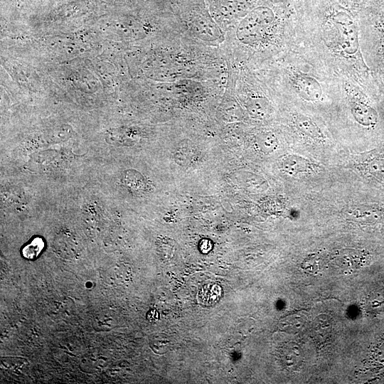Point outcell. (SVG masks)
I'll return each instance as SVG.
<instances>
[{"label": "cell", "mask_w": 384, "mask_h": 384, "mask_svg": "<svg viewBox=\"0 0 384 384\" xmlns=\"http://www.w3.org/2000/svg\"><path fill=\"white\" fill-rule=\"evenodd\" d=\"M273 12L269 8L259 7L255 9L243 23L242 36L249 41L256 39L273 21Z\"/></svg>", "instance_id": "1"}, {"label": "cell", "mask_w": 384, "mask_h": 384, "mask_svg": "<svg viewBox=\"0 0 384 384\" xmlns=\"http://www.w3.org/2000/svg\"><path fill=\"white\" fill-rule=\"evenodd\" d=\"M333 19L340 31L344 50L349 54L355 53L358 47V38L352 18L347 13L340 11L333 16Z\"/></svg>", "instance_id": "2"}, {"label": "cell", "mask_w": 384, "mask_h": 384, "mask_svg": "<svg viewBox=\"0 0 384 384\" xmlns=\"http://www.w3.org/2000/svg\"><path fill=\"white\" fill-rule=\"evenodd\" d=\"M294 83L299 95L306 100H318L322 95L320 84L313 78L301 75L296 78Z\"/></svg>", "instance_id": "3"}, {"label": "cell", "mask_w": 384, "mask_h": 384, "mask_svg": "<svg viewBox=\"0 0 384 384\" xmlns=\"http://www.w3.org/2000/svg\"><path fill=\"white\" fill-rule=\"evenodd\" d=\"M347 210L353 218L367 223H375L384 217V210L375 205L353 206Z\"/></svg>", "instance_id": "4"}, {"label": "cell", "mask_w": 384, "mask_h": 384, "mask_svg": "<svg viewBox=\"0 0 384 384\" xmlns=\"http://www.w3.org/2000/svg\"><path fill=\"white\" fill-rule=\"evenodd\" d=\"M363 255L358 251L343 250L333 257L334 265L344 271L353 270L361 265Z\"/></svg>", "instance_id": "5"}, {"label": "cell", "mask_w": 384, "mask_h": 384, "mask_svg": "<svg viewBox=\"0 0 384 384\" xmlns=\"http://www.w3.org/2000/svg\"><path fill=\"white\" fill-rule=\"evenodd\" d=\"M351 111L356 120L364 126L375 125L378 121L377 112L364 102H353Z\"/></svg>", "instance_id": "6"}, {"label": "cell", "mask_w": 384, "mask_h": 384, "mask_svg": "<svg viewBox=\"0 0 384 384\" xmlns=\"http://www.w3.org/2000/svg\"><path fill=\"white\" fill-rule=\"evenodd\" d=\"M283 363L285 367L290 370L298 368L303 361V353L301 348L294 343L287 344L282 353Z\"/></svg>", "instance_id": "7"}, {"label": "cell", "mask_w": 384, "mask_h": 384, "mask_svg": "<svg viewBox=\"0 0 384 384\" xmlns=\"http://www.w3.org/2000/svg\"><path fill=\"white\" fill-rule=\"evenodd\" d=\"M281 168L284 173L293 176L306 171L309 168V162L303 157L297 155H289L282 159Z\"/></svg>", "instance_id": "8"}, {"label": "cell", "mask_w": 384, "mask_h": 384, "mask_svg": "<svg viewBox=\"0 0 384 384\" xmlns=\"http://www.w3.org/2000/svg\"><path fill=\"white\" fill-rule=\"evenodd\" d=\"M294 123L297 128L306 136L315 139L322 137L319 128L309 117L302 114L297 115Z\"/></svg>", "instance_id": "9"}, {"label": "cell", "mask_w": 384, "mask_h": 384, "mask_svg": "<svg viewBox=\"0 0 384 384\" xmlns=\"http://www.w3.org/2000/svg\"><path fill=\"white\" fill-rule=\"evenodd\" d=\"M326 260L318 255H314L306 258L302 264V267L308 273L316 274L321 272L326 267Z\"/></svg>", "instance_id": "10"}, {"label": "cell", "mask_w": 384, "mask_h": 384, "mask_svg": "<svg viewBox=\"0 0 384 384\" xmlns=\"http://www.w3.org/2000/svg\"><path fill=\"white\" fill-rule=\"evenodd\" d=\"M365 169L368 174L384 184V159L378 157L369 160Z\"/></svg>", "instance_id": "11"}, {"label": "cell", "mask_w": 384, "mask_h": 384, "mask_svg": "<svg viewBox=\"0 0 384 384\" xmlns=\"http://www.w3.org/2000/svg\"><path fill=\"white\" fill-rule=\"evenodd\" d=\"M43 247L44 242L41 238H34L23 247L22 250L23 255L27 259H34L39 255Z\"/></svg>", "instance_id": "12"}, {"label": "cell", "mask_w": 384, "mask_h": 384, "mask_svg": "<svg viewBox=\"0 0 384 384\" xmlns=\"http://www.w3.org/2000/svg\"><path fill=\"white\" fill-rule=\"evenodd\" d=\"M257 142L260 150L264 153H270L277 146V139L270 134L261 135Z\"/></svg>", "instance_id": "13"}, {"label": "cell", "mask_w": 384, "mask_h": 384, "mask_svg": "<svg viewBox=\"0 0 384 384\" xmlns=\"http://www.w3.org/2000/svg\"><path fill=\"white\" fill-rule=\"evenodd\" d=\"M196 154V151L191 148H181L176 151L175 157L181 164L186 165L191 163Z\"/></svg>", "instance_id": "14"}, {"label": "cell", "mask_w": 384, "mask_h": 384, "mask_svg": "<svg viewBox=\"0 0 384 384\" xmlns=\"http://www.w3.org/2000/svg\"><path fill=\"white\" fill-rule=\"evenodd\" d=\"M368 307L373 311H382L384 309V292L375 293L368 301Z\"/></svg>", "instance_id": "15"}]
</instances>
